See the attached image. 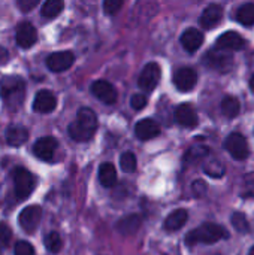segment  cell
<instances>
[{
    "label": "cell",
    "instance_id": "obj_31",
    "mask_svg": "<svg viewBox=\"0 0 254 255\" xmlns=\"http://www.w3.org/2000/svg\"><path fill=\"white\" fill-rule=\"evenodd\" d=\"M120 166L126 173H132L136 170V157L133 152H124L120 157Z\"/></svg>",
    "mask_w": 254,
    "mask_h": 255
},
{
    "label": "cell",
    "instance_id": "obj_20",
    "mask_svg": "<svg viewBox=\"0 0 254 255\" xmlns=\"http://www.w3.org/2000/svg\"><path fill=\"white\" fill-rule=\"evenodd\" d=\"M4 136H6L7 145H10V146H21V145H24L27 142L28 131H27L25 127L13 124V126H9L6 128V134Z\"/></svg>",
    "mask_w": 254,
    "mask_h": 255
},
{
    "label": "cell",
    "instance_id": "obj_12",
    "mask_svg": "<svg viewBox=\"0 0 254 255\" xmlns=\"http://www.w3.org/2000/svg\"><path fill=\"white\" fill-rule=\"evenodd\" d=\"M36 40H37V31L33 27V24L28 21L19 22L16 27V43H18V46L22 49H28L36 43Z\"/></svg>",
    "mask_w": 254,
    "mask_h": 255
},
{
    "label": "cell",
    "instance_id": "obj_18",
    "mask_svg": "<svg viewBox=\"0 0 254 255\" xmlns=\"http://www.w3.org/2000/svg\"><path fill=\"white\" fill-rule=\"evenodd\" d=\"M175 120L180 126L186 127V128H193L198 126V115H196V111L189 105V103H184V105H180L177 109H175Z\"/></svg>",
    "mask_w": 254,
    "mask_h": 255
},
{
    "label": "cell",
    "instance_id": "obj_27",
    "mask_svg": "<svg viewBox=\"0 0 254 255\" xmlns=\"http://www.w3.org/2000/svg\"><path fill=\"white\" fill-rule=\"evenodd\" d=\"M204 170L211 178H222L225 175V166L220 160H208L204 164Z\"/></svg>",
    "mask_w": 254,
    "mask_h": 255
},
{
    "label": "cell",
    "instance_id": "obj_33",
    "mask_svg": "<svg viewBox=\"0 0 254 255\" xmlns=\"http://www.w3.org/2000/svg\"><path fill=\"white\" fill-rule=\"evenodd\" d=\"M123 1L124 0H103V10L108 15H115L121 9Z\"/></svg>",
    "mask_w": 254,
    "mask_h": 255
},
{
    "label": "cell",
    "instance_id": "obj_23",
    "mask_svg": "<svg viewBox=\"0 0 254 255\" xmlns=\"http://www.w3.org/2000/svg\"><path fill=\"white\" fill-rule=\"evenodd\" d=\"M99 181L105 188H112L117 184V170L111 163H103L99 167Z\"/></svg>",
    "mask_w": 254,
    "mask_h": 255
},
{
    "label": "cell",
    "instance_id": "obj_16",
    "mask_svg": "<svg viewBox=\"0 0 254 255\" xmlns=\"http://www.w3.org/2000/svg\"><path fill=\"white\" fill-rule=\"evenodd\" d=\"M223 18V9L220 4H210L208 7L204 9L201 18H199V24L202 28L205 30H211L214 28Z\"/></svg>",
    "mask_w": 254,
    "mask_h": 255
},
{
    "label": "cell",
    "instance_id": "obj_36",
    "mask_svg": "<svg viewBox=\"0 0 254 255\" xmlns=\"http://www.w3.org/2000/svg\"><path fill=\"white\" fill-rule=\"evenodd\" d=\"M39 1L40 0H18V7L21 9V12H30L37 6Z\"/></svg>",
    "mask_w": 254,
    "mask_h": 255
},
{
    "label": "cell",
    "instance_id": "obj_38",
    "mask_svg": "<svg viewBox=\"0 0 254 255\" xmlns=\"http://www.w3.org/2000/svg\"><path fill=\"white\" fill-rule=\"evenodd\" d=\"M7 60H9V52H7V49H4L3 46H0V64L7 63Z\"/></svg>",
    "mask_w": 254,
    "mask_h": 255
},
{
    "label": "cell",
    "instance_id": "obj_8",
    "mask_svg": "<svg viewBox=\"0 0 254 255\" xmlns=\"http://www.w3.org/2000/svg\"><path fill=\"white\" fill-rule=\"evenodd\" d=\"M160 66L157 63H148L144 70L141 72V76H139V87L141 90H144L145 93H150L153 91L159 81H160Z\"/></svg>",
    "mask_w": 254,
    "mask_h": 255
},
{
    "label": "cell",
    "instance_id": "obj_6",
    "mask_svg": "<svg viewBox=\"0 0 254 255\" xmlns=\"http://www.w3.org/2000/svg\"><path fill=\"white\" fill-rule=\"evenodd\" d=\"M204 63L210 69H214L219 72H226L232 66V55L229 54V51L216 48V49L207 52V55L204 57Z\"/></svg>",
    "mask_w": 254,
    "mask_h": 255
},
{
    "label": "cell",
    "instance_id": "obj_19",
    "mask_svg": "<svg viewBox=\"0 0 254 255\" xmlns=\"http://www.w3.org/2000/svg\"><path fill=\"white\" fill-rule=\"evenodd\" d=\"M204 43V34L196 28H187L181 36V45L189 52L198 51Z\"/></svg>",
    "mask_w": 254,
    "mask_h": 255
},
{
    "label": "cell",
    "instance_id": "obj_25",
    "mask_svg": "<svg viewBox=\"0 0 254 255\" xmlns=\"http://www.w3.org/2000/svg\"><path fill=\"white\" fill-rule=\"evenodd\" d=\"M63 7H64L63 0H45L40 13L45 18H55L57 15H60Z\"/></svg>",
    "mask_w": 254,
    "mask_h": 255
},
{
    "label": "cell",
    "instance_id": "obj_15",
    "mask_svg": "<svg viewBox=\"0 0 254 255\" xmlns=\"http://www.w3.org/2000/svg\"><path fill=\"white\" fill-rule=\"evenodd\" d=\"M246 43H247L246 39L240 33L226 31L217 39L216 48H220V49H225V51H240V49H244Z\"/></svg>",
    "mask_w": 254,
    "mask_h": 255
},
{
    "label": "cell",
    "instance_id": "obj_41",
    "mask_svg": "<svg viewBox=\"0 0 254 255\" xmlns=\"http://www.w3.org/2000/svg\"><path fill=\"white\" fill-rule=\"evenodd\" d=\"M0 255H1V251H0Z\"/></svg>",
    "mask_w": 254,
    "mask_h": 255
},
{
    "label": "cell",
    "instance_id": "obj_11",
    "mask_svg": "<svg viewBox=\"0 0 254 255\" xmlns=\"http://www.w3.org/2000/svg\"><path fill=\"white\" fill-rule=\"evenodd\" d=\"M196 82H198V73L192 67H181L174 75V84L183 93L192 91Z\"/></svg>",
    "mask_w": 254,
    "mask_h": 255
},
{
    "label": "cell",
    "instance_id": "obj_40",
    "mask_svg": "<svg viewBox=\"0 0 254 255\" xmlns=\"http://www.w3.org/2000/svg\"><path fill=\"white\" fill-rule=\"evenodd\" d=\"M249 255H254V247L252 248V250H250V254H249Z\"/></svg>",
    "mask_w": 254,
    "mask_h": 255
},
{
    "label": "cell",
    "instance_id": "obj_32",
    "mask_svg": "<svg viewBox=\"0 0 254 255\" xmlns=\"http://www.w3.org/2000/svg\"><path fill=\"white\" fill-rule=\"evenodd\" d=\"M13 253L15 255H34V248L31 244H28L25 241H19L15 244Z\"/></svg>",
    "mask_w": 254,
    "mask_h": 255
},
{
    "label": "cell",
    "instance_id": "obj_2",
    "mask_svg": "<svg viewBox=\"0 0 254 255\" xmlns=\"http://www.w3.org/2000/svg\"><path fill=\"white\" fill-rule=\"evenodd\" d=\"M97 130V117L90 108H81L76 120L69 124V136L76 142H87Z\"/></svg>",
    "mask_w": 254,
    "mask_h": 255
},
{
    "label": "cell",
    "instance_id": "obj_4",
    "mask_svg": "<svg viewBox=\"0 0 254 255\" xmlns=\"http://www.w3.org/2000/svg\"><path fill=\"white\" fill-rule=\"evenodd\" d=\"M13 190L18 200H25L36 187V178L25 167H15L12 172Z\"/></svg>",
    "mask_w": 254,
    "mask_h": 255
},
{
    "label": "cell",
    "instance_id": "obj_22",
    "mask_svg": "<svg viewBox=\"0 0 254 255\" xmlns=\"http://www.w3.org/2000/svg\"><path fill=\"white\" fill-rule=\"evenodd\" d=\"M141 224H142V218L139 215H129V217H124L118 221L117 230L121 235H133L138 232Z\"/></svg>",
    "mask_w": 254,
    "mask_h": 255
},
{
    "label": "cell",
    "instance_id": "obj_1",
    "mask_svg": "<svg viewBox=\"0 0 254 255\" xmlns=\"http://www.w3.org/2000/svg\"><path fill=\"white\" fill-rule=\"evenodd\" d=\"M0 96L4 106L10 111L19 108L25 99V82L18 75H7L0 79Z\"/></svg>",
    "mask_w": 254,
    "mask_h": 255
},
{
    "label": "cell",
    "instance_id": "obj_37",
    "mask_svg": "<svg viewBox=\"0 0 254 255\" xmlns=\"http://www.w3.org/2000/svg\"><path fill=\"white\" fill-rule=\"evenodd\" d=\"M193 191H195V194L196 196H204L205 193H207V184L204 182V181H196L195 184H193Z\"/></svg>",
    "mask_w": 254,
    "mask_h": 255
},
{
    "label": "cell",
    "instance_id": "obj_24",
    "mask_svg": "<svg viewBox=\"0 0 254 255\" xmlns=\"http://www.w3.org/2000/svg\"><path fill=\"white\" fill-rule=\"evenodd\" d=\"M240 111H241V105H240L238 99L231 97V96L223 99V102H222V112H223L225 117L235 118V117H238Z\"/></svg>",
    "mask_w": 254,
    "mask_h": 255
},
{
    "label": "cell",
    "instance_id": "obj_5",
    "mask_svg": "<svg viewBox=\"0 0 254 255\" xmlns=\"http://www.w3.org/2000/svg\"><path fill=\"white\" fill-rule=\"evenodd\" d=\"M225 148L235 160H246L250 154L247 139L241 133L229 134L226 142H225Z\"/></svg>",
    "mask_w": 254,
    "mask_h": 255
},
{
    "label": "cell",
    "instance_id": "obj_39",
    "mask_svg": "<svg viewBox=\"0 0 254 255\" xmlns=\"http://www.w3.org/2000/svg\"><path fill=\"white\" fill-rule=\"evenodd\" d=\"M250 88L254 91V75L252 76V79H250Z\"/></svg>",
    "mask_w": 254,
    "mask_h": 255
},
{
    "label": "cell",
    "instance_id": "obj_7",
    "mask_svg": "<svg viewBox=\"0 0 254 255\" xmlns=\"http://www.w3.org/2000/svg\"><path fill=\"white\" fill-rule=\"evenodd\" d=\"M40 218H42V209L37 205H31V206H27L22 209V212L18 217V221H19V226L22 227V230L25 233L31 235L39 227Z\"/></svg>",
    "mask_w": 254,
    "mask_h": 255
},
{
    "label": "cell",
    "instance_id": "obj_3",
    "mask_svg": "<svg viewBox=\"0 0 254 255\" xmlns=\"http://www.w3.org/2000/svg\"><path fill=\"white\" fill-rule=\"evenodd\" d=\"M228 236L229 235H228L225 227L214 224V223H205V224L199 226L198 229L192 230L186 236V244L189 247L199 245V244L211 245V244H216L222 239H228Z\"/></svg>",
    "mask_w": 254,
    "mask_h": 255
},
{
    "label": "cell",
    "instance_id": "obj_14",
    "mask_svg": "<svg viewBox=\"0 0 254 255\" xmlns=\"http://www.w3.org/2000/svg\"><path fill=\"white\" fill-rule=\"evenodd\" d=\"M57 106V97L49 90H40L33 100V109L39 114H49Z\"/></svg>",
    "mask_w": 254,
    "mask_h": 255
},
{
    "label": "cell",
    "instance_id": "obj_21",
    "mask_svg": "<svg viewBox=\"0 0 254 255\" xmlns=\"http://www.w3.org/2000/svg\"><path fill=\"white\" fill-rule=\"evenodd\" d=\"M189 214L186 209H177L172 214H169L165 220V229L168 232H177L181 227H184V224L187 223Z\"/></svg>",
    "mask_w": 254,
    "mask_h": 255
},
{
    "label": "cell",
    "instance_id": "obj_10",
    "mask_svg": "<svg viewBox=\"0 0 254 255\" xmlns=\"http://www.w3.org/2000/svg\"><path fill=\"white\" fill-rule=\"evenodd\" d=\"M75 61V55L70 51H60V52H52L46 58V67L51 72L60 73L67 70Z\"/></svg>",
    "mask_w": 254,
    "mask_h": 255
},
{
    "label": "cell",
    "instance_id": "obj_28",
    "mask_svg": "<svg viewBox=\"0 0 254 255\" xmlns=\"http://www.w3.org/2000/svg\"><path fill=\"white\" fill-rule=\"evenodd\" d=\"M210 154V149L207 146H193L186 154V161L189 163H198L201 160H205Z\"/></svg>",
    "mask_w": 254,
    "mask_h": 255
},
{
    "label": "cell",
    "instance_id": "obj_34",
    "mask_svg": "<svg viewBox=\"0 0 254 255\" xmlns=\"http://www.w3.org/2000/svg\"><path fill=\"white\" fill-rule=\"evenodd\" d=\"M12 239V230L6 223H0V245L7 247Z\"/></svg>",
    "mask_w": 254,
    "mask_h": 255
},
{
    "label": "cell",
    "instance_id": "obj_26",
    "mask_svg": "<svg viewBox=\"0 0 254 255\" xmlns=\"http://www.w3.org/2000/svg\"><path fill=\"white\" fill-rule=\"evenodd\" d=\"M237 19L244 25H253L254 24V3H246L238 9Z\"/></svg>",
    "mask_w": 254,
    "mask_h": 255
},
{
    "label": "cell",
    "instance_id": "obj_29",
    "mask_svg": "<svg viewBox=\"0 0 254 255\" xmlns=\"http://www.w3.org/2000/svg\"><path fill=\"white\" fill-rule=\"evenodd\" d=\"M45 247H46V250L51 253V254H57V253H60V250H61V247H63V242H61V238H60V235L58 233H55V232H51V233H48L46 236H45Z\"/></svg>",
    "mask_w": 254,
    "mask_h": 255
},
{
    "label": "cell",
    "instance_id": "obj_17",
    "mask_svg": "<svg viewBox=\"0 0 254 255\" xmlns=\"http://www.w3.org/2000/svg\"><path fill=\"white\" fill-rule=\"evenodd\" d=\"M135 133H136V137L141 140H151L160 134V127L154 120L145 118V120H141L135 126Z\"/></svg>",
    "mask_w": 254,
    "mask_h": 255
},
{
    "label": "cell",
    "instance_id": "obj_30",
    "mask_svg": "<svg viewBox=\"0 0 254 255\" xmlns=\"http://www.w3.org/2000/svg\"><path fill=\"white\" fill-rule=\"evenodd\" d=\"M232 226L235 227L237 232H240L243 235L250 232V224L247 221V217L244 214H241V212H235L232 215Z\"/></svg>",
    "mask_w": 254,
    "mask_h": 255
},
{
    "label": "cell",
    "instance_id": "obj_35",
    "mask_svg": "<svg viewBox=\"0 0 254 255\" xmlns=\"http://www.w3.org/2000/svg\"><path fill=\"white\" fill-rule=\"evenodd\" d=\"M148 103V97L145 94H133L130 99V106L136 111H141L142 108H145Z\"/></svg>",
    "mask_w": 254,
    "mask_h": 255
},
{
    "label": "cell",
    "instance_id": "obj_13",
    "mask_svg": "<svg viewBox=\"0 0 254 255\" xmlns=\"http://www.w3.org/2000/svg\"><path fill=\"white\" fill-rule=\"evenodd\" d=\"M91 93L94 97H97L100 102H103L105 105H112L117 100V90L112 84H109L108 81H96L91 85Z\"/></svg>",
    "mask_w": 254,
    "mask_h": 255
},
{
    "label": "cell",
    "instance_id": "obj_9",
    "mask_svg": "<svg viewBox=\"0 0 254 255\" xmlns=\"http://www.w3.org/2000/svg\"><path fill=\"white\" fill-rule=\"evenodd\" d=\"M58 142L52 136H45L36 140L33 145V154L43 161H51L54 158V154L57 151Z\"/></svg>",
    "mask_w": 254,
    "mask_h": 255
}]
</instances>
